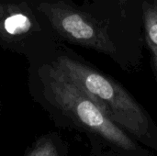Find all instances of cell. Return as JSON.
Wrapping results in <instances>:
<instances>
[{
  "label": "cell",
  "mask_w": 157,
  "mask_h": 156,
  "mask_svg": "<svg viewBox=\"0 0 157 156\" xmlns=\"http://www.w3.org/2000/svg\"><path fill=\"white\" fill-rule=\"evenodd\" d=\"M54 64L119 127L151 145L155 140L153 122L139 103L109 76L69 57H60Z\"/></svg>",
  "instance_id": "1"
},
{
  "label": "cell",
  "mask_w": 157,
  "mask_h": 156,
  "mask_svg": "<svg viewBox=\"0 0 157 156\" xmlns=\"http://www.w3.org/2000/svg\"><path fill=\"white\" fill-rule=\"evenodd\" d=\"M47 87L56 104L78 124L126 151L136 149L132 140L100 107L75 86L54 63L46 71Z\"/></svg>",
  "instance_id": "2"
},
{
  "label": "cell",
  "mask_w": 157,
  "mask_h": 156,
  "mask_svg": "<svg viewBox=\"0 0 157 156\" xmlns=\"http://www.w3.org/2000/svg\"><path fill=\"white\" fill-rule=\"evenodd\" d=\"M40 8L54 28L68 40L97 51L113 55L116 44L96 18L63 4H43Z\"/></svg>",
  "instance_id": "3"
},
{
  "label": "cell",
  "mask_w": 157,
  "mask_h": 156,
  "mask_svg": "<svg viewBox=\"0 0 157 156\" xmlns=\"http://www.w3.org/2000/svg\"><path fill=\"white\" fill-rule=\"evenodd\" d=\"M144 18L146 40L152 52V61L157 80V0H144Z\"/></svg>",
  "instance_id": "4"
},
{
  "label": "cell",
  "mask_w": 157,
  "mask_h": 156,
  "mask_svg": "<svg viewBox=\"0 0 157 156\" xmlns=\"http://www.w3.org/2000/svg\"><path fill=\"white\" fill-rule=\"evenodd\" d=\"M4 28L6 31L11 35H19L29 30L31 22L29 18L23 14H14L6 18Z\"/></svg>",
  "instance_id": "5"
},
{
  "label": "cell",
  "mask_w": 157,
  "mask_h": 156,
  "mask_svg": "<svg viewBox=\"0 0 157 156\" xmlns=\"http://www.w3.org/2000/svg\"><path fill=\"white\" fill-rule=\"evenodd\" d=\"M28 156H58L53 143L49 140L40 142Z\"/></svg>",
  "instance_id": "6"
}]
</instances>
